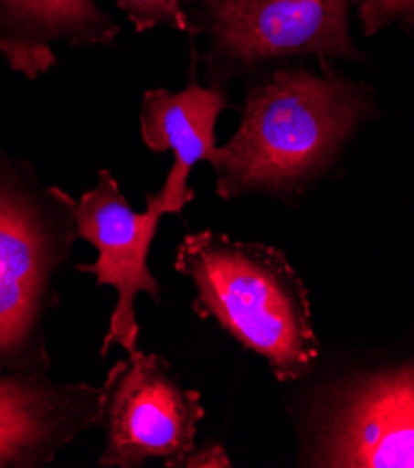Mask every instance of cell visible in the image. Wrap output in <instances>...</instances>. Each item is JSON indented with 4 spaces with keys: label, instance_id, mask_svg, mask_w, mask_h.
Masks as SVG:
<instances>
[{
    "label": "cell",
    "instance_id": "cell-1",
    "mask_svg": "<svg viewBox=\"0 0 414 468\" xmlns=\"http://www.w3.org/2000/svg\"><path fill=\"white\" fill-rule=\"evenodd\" d=\"M370 91L325 58L321 73L295 68L258 79L247 91L238 131L217 148V197L301 195L372 116Z\"/></svg>",
    "mask_w": 414,
    "mask_h": 468
},
{
    "label": "cell",
    "instance_id": "cell-2",
    "mask_svg": "<svg viewBox=\"0 0 414 468\" xmlns=\"http://www.w3.org/2000/svg\"><path fill=\"white\" fill-rule=\"evenodd\" d=\"M175 271L193 280L195 312L263 356L281 383L312 376L319 340L310 297L282 250L204 229L181 241Z\"/></svg>",
    "mask_w": 414,
    "mask_h": 468
},
{
    "label": "cell",
    "instance_id": "cell-3",
    "mask_svg": "<svg viewBox=\"0 0 414 468\" xmlns=\"http://www.w3.org/2000/svg\"><path fill=\"white\" fill-rule=\"evenodd\" d=\"M77 202L43 185L28 165L0 161V360L45 373L43 319L53 278L77 239Z\"/></svg>",
    "mask_w": 414,
    "mask_h": 468
},
{
    "label": "cell",
    "instance_id": "cell-4",
    "mask_svg": "<svg viewBox=\"0 0 414 468\" xmlns=\"http://www.w3.org/2000/svg\"><path fill=\"white\" fill-rule=\"evenodd\" d=\"M353 0H195V36L207 41L211 84L292 57L362 60L351 37Z\"/></svg>",
    "mask_w": 414,
    "mask_h": 468
},
{
    "label": "cell",
    "instance_id": "cell-5",
    "mask_svg": "<svg viewBox=\"0 0 414 468\" xmlns=\"http://www.w3.org/2000/svg\"><path fill=\"white\" fill-rule=\"evenodd\" d=\"M101 388L107 441L100 466L131 468L150 459L186 464L206 409L196 390L179 385L165 358L134 349L129 360L112 366Z\"/></svg>",
    "mask_w": 414,
    "mask_h": 468
},
{
    "label": "cell",
    "instance_id": "cell-6",
    "mask_svg": "<svg viewBox=\"0 0 414 468\" xmlns=\"http://www.w3.org/2000/svg\"><path fill=\"white\" fill-rule=\"evenodd\" d=\"M165 211L146 197V209L133 211L120 183L109 170L98 172V185L86 191L75 206L77 238L94 245L100 252L94 263H79L80 272L94 274L98 286H112L118 303L103 338L101 355L118 344L127 353L136 349L138 323L134 299L148 293L161 303V286L148 267V254Z\"/></svg>",
    "mask_w": 414,
    "mask_h": 468
},
{
    "label": "cell",
    "instance_id": "cell-7",
    "mask_svg": "<svg viewBox=\"0 0 414 468\" xmlns=\"http://www.w3.org/2000/svg\"><path fill=\"white\" fill-rule=\"evenodd\" d=\"M313 463L414 468V364L362 379L338 394Z\"/></svg>",
    "mask_w": 414,
    "mask_h": 468
},
{
    "label": "cell",
    "instance_id": "cell-8",
    "mask_svg": "<svg viewBox=\"0 0 414 468\" xmlns=\"http://www.w3.org/2000/svg\"><path fill=\"white\" fill-rule=\"evenodd\" d=\"M103 422V388L45 373L0 376V468L45 466Z\"/></svg>",
    "mask_w": 414,
    "mask_h": 468
},
{
    "label": "cell",
    "instance_id": "cell-9",
    "mask_svg": "<svg viewBox=\"0 0 414 468\" xmlns=\"http://www.w3.org/2000/svg\"><path fill=\"white\" fill-rule=\"evenodd\" d=\"M196 60L198 53L193 49L191 79L186 88L179 91L154 88L143 98V143L154 154H174V165L163 189L150 195L165 215H179L195 200V191L189 186L191 170L200 161L213 165L217 155L215 125L218 116L232 107L226 88L198 82Z\"/></svg>",
    "mask_w": 414,
    "mask_h": 468
},
{
    "label": "cell",
    "instance_id": "cell-10",
    "mask_svg": "<svg viewBox=\"0 0 414 468\" xmlns=\"http://www.w3.org/2000/svg\"><path fill=\"white\" fill-rule=\"evenodd\" d=\"M120 32L94 0H0V53L30 80L58 64L57 43L112 47Z\"/></svg>",
    "mask_w": 414,
    "mask_h": 468
},
{
    "label": "cell",
    "instance_id": "cell-11",
    "mask_svg": "<svg viewBox=\"0 0 414 468\" xmlns=\"http://www.w3.org/2000/svg\"><path fill=\"white\" fill-rule=\"evenodd\" d=\"M193 3L195 0H114L138 34L170 27L195 37Z\"/></svg>",
    "mask_w": 414,
    "mask_h": 468
},
{
    "label": "cell",
    "instance_id": "cell-12",
    "mask_svg": "<svg viewBox=\"0 0 414 468\" xmlns=\"http://www.w3.org/2000/svg\"><path fill=\"white\" fill-rule=\"evenodd\" d=\"M353 6L366 37L392 25L414 36V0H353Z\"/></svg>",
    "mask_w": 414,
    "mask_h": 468
},
{
    "label": "cell",
    "instance_id": "cell-13",
    "mask_svg": "<svg viewBox=\"0 0 414 468\" xmlns=\"http://www.w3.org/2000/svg\"><path fill=\"white\" fill-rule=\"evenodd\" d=\"M183 466H232V461L226 455V450L220 444H209L200 450H193Z\"/></svg>",
    "mask_w": 414,
    "mask_h": 468
}]
</instances>
